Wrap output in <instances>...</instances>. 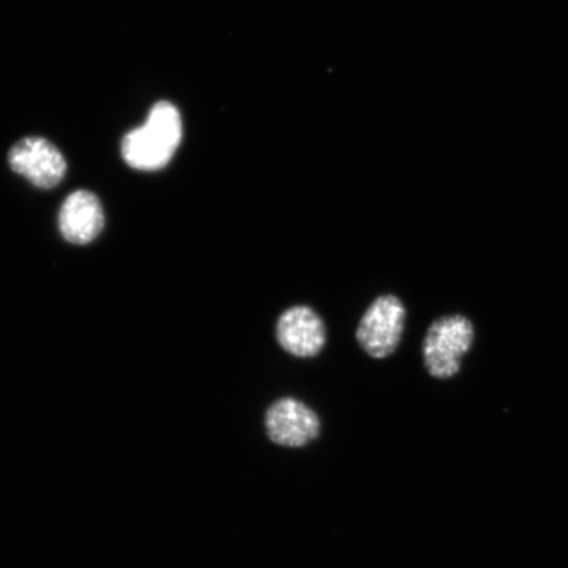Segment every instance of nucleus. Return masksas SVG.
<instances>
[{
  "label": "nucleus",
  "mask_w": 568,
  "mask_h": 568,
  "mask_svg": "<svg viewBox=\"0 0 568 568\" xmlns=\"http://www.w3.org/2000/svg\"><path fill=\"white\" fill-rule=\"evenodd\" d=\"M60 231L69 243L89 244L99 236L104 225V215L99 199L87 190L75 191L63 202Z\"/></svg>",
  "instance_id": "0eeeda50"
},
{
  "label": "nucleus",
  "mask_w": 568,
  "mask_h": 568,
  "mask_svg": "<svg viewBox=\"0 0 568 568\" xmlns=\"http://www.w3.org/2000/svg\"><path fill=\"white\" fill-rule=\"evenodd\" d=\"M475 343V326L465 315L454 314L433 322L423 341L426 372L436 379H452Z\"/></svg>",
  "instance_id": "f03ea898"
},
{
  "label": "nucleus",
  "mask_w": 568,
  "mask_h": 568,
  "mask_svg": "<svg viewBox=\"0 0 568 568\" xmlns=\"http://www.w3.org/2000/svg\"><path fill=\"white\" fill-rule=\"evenodd\" d=\"M407 310L395 295H383L365 312L357 329L358 343L371 357L383 359L399 346Z\"/></svg>",
  "instance_id": "7ed1b4c3"
},
{
  "label": "nucleus",
  "mask_w": 568,
  "mask_h": 568,
  "mask_svg": "<svg viewBox=\"0 0 568 568\" xmlns=\"http://www.w3.org/2000/svg\"><path fill=\"white\" fill-rule=\"evenodd\" d=\"M13 172L23 175L40 189H53L67 173V161L52 142L42 138H26L11 148Z\"/></svg>",
  "instance_id": "20e7f679"
},
{
  "label": "nucleus",
  "mask_w": 568,
  "mask_h": 568,
  "mask_svg": "<svg viewBox=\"0 0 568 568\" xmlns=\"http://www.w3.org/2000/svg\"><path fill=\"white\" fill-rule=\"evenodd\" d=\"M275 335L284 352L300 358L316 357L326 341L323 320L305 305L283 312L276 323Z\"/></svg>",
  "instance_id": "423d86ee"
},
{
  "label": "nucleus",
  "mask_w": 568,
  "mask_h": 568,
  "mask_svg": "<svg viewBox=\"0 0 568 568\" xmlns=\"http://www.w3.org/2000/svg\"><path fill=\"white\" fill-rule=\"evenodd\" d=\"M267 436L276 445L302 447L318 436V416L304 403L284 397L272 404L266 412Z\"/></svg>",
  "instance_id": "39448f33"
},
{
  "label": "nucleus",
  "mask_w": 568,
  "mask_h": 568,
  "mask_svg": "<svg viewBox=\"0 0 568 568\" xmlns=\"http://www.w3.org/2000/svg\"><path fill=\"white\" fill-rule=\"evenodd\" d=\"M181 140L180 111L173 104L160 102L149 112L145 124L125 134L122 155L131 168L154 172L173 159Z\"/></svg>",
  "instance_id": "f257e3e1"
}]
</instances>
